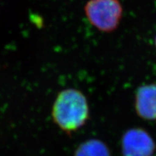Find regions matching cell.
Listing matches in <instances>:
<instances>
[{
    "mask_svg": "<svg viewBox=\"0 0 156 156\" xmlns=\"http://www.w3.org/2000/svg\"><path fill=\"white\" fill-rule=\"evenodd\" d=\"M155 144L151 136L142 128H133L124 133L122 140L123 156H151Z\"/></svg>",
    "mask_w": 156,
    "mask_h": 156,
    "instance_id": "3",
    "label": "cell"
},
{
    "mask_svg": "<svg viewBox=\"0 0 156 156\" xmlns=\"http://www.w3.org/2000/svg\"><path fill=\"white\" fill-rule=\"evenodd\" d=\"M89 22L98 30L111 33L116 30L123 15V7L119 0H89L85 6Z\"/></svg>",
    "mask_w": 156,
    "mask_h": 156,
    "instance_id": "2",
    "label": "cell"
},
{
    "mask_svg": "<svg viewBox=\"0 0 156 156\" xmlns=\"http://www.w3.org/2000/svg\"><path fill=\"white\" fill-rule=\"evenodd\" d=\"M89 115L86 97L74 88L65 89L58 93L51 111L54 124L67 134L83 127L88 120Z\"/></svg>",
    "mask_w": 156,
    "mask_h": 156,
    "instance_id": "1",
    "label": "cell"
},
{
    "mask_svg": "<svg viewBox=\"0 0 156 156\" xmlns=\"http://www.w3.org/2000/svg\"><path fill=\"white\" fill-rule=\"evenodd\" d=\"M74 156H111L108 147L101 140L90 139L80 144Z\"/></svg>",
    "mask_w": 156,
    "mask_h": 156,
    "instance_id": "5",
    "label": "cell"
},
{
    "mask_svg": "<svg viewBox=\"0 0 156 156\" xmlns=\"http://www.w3.org/2000/svg\"><path fill=\"white\" fill-rule=\"evenodd\" d=\"M134 107L136 114L143 119L156 121V83L138 87L135 93Z\"/></svg>",
    "mask_w": 156,
    "mask_h": 156,
    "instance_id": "4",
    "label": "cell"
},
{
    "mask_svg": "<svg viewBox=\"0 0 156 156\" xmlns=\"http://www.w3.org/2000/svg\"><path fill=\"white\" fill-rule=\"evenodd\" d=\"M154 42H155V48H156V36L155 38V41H154Z\"/></svg>",
    "mask_w": 156,
    "mask_h": 156,
    "instance_id": "6",
    "label": "cell"
}]
</instances>
